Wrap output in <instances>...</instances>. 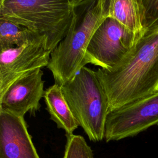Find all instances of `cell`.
Segmentation results:
<instances>
[{
  "mask_svg": "<svg viewBox=\"0 0 158 158\" xmlns=\"http://www.w3.org/2000/svg\"><path fill=\"white\" fill-rule=\"evenodd\" d=\"M96 73L110 111L158 91V27L145 30L124 59Z\"/></svg>",
  "mask_w": 158,
  "mask_h": 158,
  "instance_id": "1",
  "label": "cell"
},
{
  "mask_svg": "<svg viewBox=\"0 0 158 158\" xmlns=\"http://www.w3.org/2000/svg\"><path fill=\"white\" fill-rule=\"evenodd\" d=\"M109 0H86L74 7L69 29L51 52L48 69L60 86L86 65L85 54L96 30L108 17Z\"/></svg>",
  "mask_w": 158,
  "mask_h": 158,
  "instance_id": "2",
  "label": "cell"
},
{
  "mask_svg": "<svg viewBox=\"0 0 158 158\" xmlns=\"http://www.w3.org/2000/svg\"><path fill=\"white\" fill-rule=\"evenodd\" d=\"M73 9L72 0H0V18L46 37L52 51L65 36Z\"/></svg>",
  "mask_w": 158,
  "mask_h": 158,
  "instance_id": "3",
  "label": "cell"
},
{
  "mask_svg": "<svg viewBox=\"0 0 158 158\" xmlns=\"http://www.w3.org/2000/svg\"><path fill=\"white\" fill-rule=\"evenodd\" d=\"M63 95L89 139H104L109 101L96 72L84 66L70 80L60 85Z\"/></svg>",
  "mask_w": 158,
  "mask_h": 158,
  "instance_id": "4",
  "label": "cell"
},
{
  "mask_svg": "<svg viewBox=\"0 0 158 158\" xmlns=\"http://www.w3.org/2000/svg\"><path fill=\"white\" fill-rule=\"evenodd\" d=\"M141 37L107 17L91 37L85 54V64L110 70L124 59Z\"/></svg>",
  "mask_w": 158,
  "mask_h": 158,
  "instance_id": "5",
  "label": "cell"
},
{
  "mask_svg": "<svg viewBox=\"0 0 158 158\" xmlns=\"http://www.w3.org/2000/svg\"><path fill=\"white\" fill-rule=\"evenodd\" d=\"M158 125V91L109 112L104 139L118 141Z\"/></svg>",
  "mask_w": 158,
  "mask_h": 158,
  "instance_id": "6",
  "label": "cell"
},
{
  "mask_svg": "<svg viewBox=\"0 0 158 158\" xmlns=\"http://www.w3.org/2000/svg\"><path fill=\"white\" fill-rule=\"evenodd\" d=\"M52 51L48 40L38 36L21 46L1 49L0 96L17 78L38 68L48 67Z\"/></svg>",
  "mask_w": 158,
  "mask_h": 158,
  "instance_id": "7",
  "label": "cell"
},
{
  "mask_svg": "<svg viewBox=\"0 0 158 158\" xmlns=\"http://www.w3.org/2000/svg\"><path fill=\"white\" fill-rule=\"evenodd\" d=\"M43 75L38 68L15 80L0 96V111L22 117L27 112L35 114L41 107L45 92Z\"/></svg>",
  "mask_w": 158,
  "mask_h": 158,
  "instance_id": "8",
  "label": "cell"
},
{
  "mask_svg": "<svg viewBox=\"0 0 158 158\" xmlns=\"http://www.w3.org/2000/svg\"><path fill=\"white\" fill-rule=\"evenodd\" d=\"M0 158H40L24 117L0 111Z\"/></svg>",
  "mask_w": 158,
  "mask_h": 158,
  "instance_id": "9",
  "label": "cell"
},
{
  "mask_svg": "<svg viewBox=\"0 0 158 158\" xmlns=\"http://www.w3.org/2000/svg\"><path fill=\"white\" fill-rule=\"evenodd\" d=\"M50 118L58 128L65 131V135H72L79 125L72 112L62 92L61 87L55 83L48 88L44 97Z\"/></svg>",
  "mask_w": 158,
  "mask_h": 158,
  "instance_id": "10",
  "label": "cell"
},
{
  "mask_svg": "<svg viewBox=\"0 0 158 158\" xmlns=\"http://www.w3.org/2000/svg\"><path fill=\"white\" fill-rule=\"evenodd\" d=\"M108 17L138 36H142L145 31L138 0H109Z\"/></svg>",
  "mask_w": 158,
  "mask_h": 158,
  "instance_id": "11",
  "label": "cell"
},
{
  "mask_svg": "<svg viewBox=\"0 0 158 158\" xmlns=\"http://www.w3.org/2000/svg\"><path fill=\"white\" fill-rule=\"evenodd\" d=\"M39 36L29 29L9 20L0 18V48L21 46Z\"/></svg>",
  "mask_w": 158,
  "mask_h": 158,
  "instance_id": "12",
  "label": "cell"
},
{
  "mask_svg": "<svg viewBox=\"0 0 158 158\" xmlns=\"http://www.w3.org/2000/svg\"><path fill=\"white\" fill-rule=\"evenodd\" d=\"M67 140L62 158H94L85 139L78 135H65Z\"/></svg>",
  "mask_w": 158,
  "mask_h": 158,
  "instance_id": "13",
  "label": "cell"
},
{
  "mask_svg": "<svg viewBox=\"0 0 158 158\" xmlns=\"http://www.w3.org/2000/svg\"><path fill=\"white\" fill-rule=\"evenodd\" d=\"M144 30L158 27V0H138Z\"/></svg>",
  "mask_w": 158,
  "mask_h": 158,
  "instance_id": "14",
  "label": "cell"
},
{
  "mask_svg": "<svg viewBox=\"0 0 158 158\" xmlns=\"http://www.w3.org/2000/svg\"><path fill=\"white\" fill-rule=\"evenodd\" d=\"M86 0H72V4L73 5V6H78L80 4L82 3L83 2L85 1Z\"/></svg>",
  "mask_w": 158,
  "mask_h": 158,
  "instance_id": "15",
  "label": "cell"
}]
</instances>
